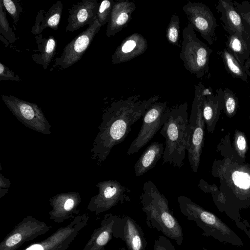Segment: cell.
<instances>
[{"label": "cell", "mask_w": 250, "mask_h": 250, "mask_svg": "<svg viewBox=\"0 0 250 250\" xmlns=\"http://www.w3.org/2000/svg\"><path fill=\"white\" fill-rule=\"evenodd\" d=\"M114 3L113 0H104L99 4L97 19L101 26L108 23Z\"/></svg>", "instance_id": "obj_30"}, {"label": "cell", "mask_w": 250, "mask_h": 250, "mask_svg": "<svg viewBox=\"0 0 250 250\" xmlns=\"http://www.w3.org/2000/svg\"><path fill=\"white\" fill-rule=\"evenodd\" d=\"M203 250H208V249H207L205 248V247H203Z\"/></svg>", "instance_id": "obj_37"}, {"label": "cell", "mask_w": 250, "mask_h": 250, "mask_svg": "<svg viewBox=\"0 0 250 250\" xmlns=\"http://www.w3.org/2000/svg\"><path fill=\"white\" fill-rule=\"evenodd\" d=\"M1 97L10 111L26 127L44 134H50L51 125L37 104L13 95H2Z\"/></svg>", "instance_id": "obj_7"}, {"label": "cell", "mask_w": 250, "mask_h": 250, "mask_svg": "<svg viewBox=\"0 0 250 250\" xmlns=\"http://www.w3.org/2000/svg\"><path fill=\"white\" fill-rule=\"evenodd\" d=\"M36 39L38 49L33 51L39 53L33 54L32 59L35 63L42 65L43 69L45 70L55 56L56 41L53 36L45 38L42 34L36 36Z\"/></svg>", "instance_id": "obj_24"}, {"label": "cell", "mask_w": 250, "mask_h": 250, "mask_svg": "<svg viewBox=\"0 0 250 250\" xmlns=\"http://www.w3.org/2000/svg\"><path fill=\"white\" fill-rule=\"evenodd\" d=\"M167 108V102L153 103L143 117L140 130L131 143L126 152L127 155L138 152L146 145L161 129L163 125V116Z\"/></svg>", "instance_id": "obj_11"}, {"label": "cell", "mask_w": 250, "mask_h": 250, "mask_svg": "<svg viewBox=\"0 0 250 250\" xmlns=\"http://www.w3.org/2000/svg\"><path fill=\"white\" fill-rule=\"evenodd\" d=\"M3 6L16 23L18 21L22 8L17 0H2Z\"/></svg>", "instance_id": "obj_32"}, {"label": "cell", "mask_w": 250, "mask_h": 250, "mask_svg": "<svg viewBox=\"0 0 250 250\" xmlns=\"http://www.w3.org/2000/svg\"><path fill=\"white\" fill-rule=\"evenodd\" d=\"M217 53L222 58L228 73L233 78L248 82V76H250V68L241 64L226 48Z\"/></svg>", "instance_id": "obj_26"}, {"label": "cell", "mask_w": 250, "mask_h": 250, "mask_svg": "<svg viewBox=\"0 0 250 250\" xmlns=\"http://www.w3.org/2000/svg\"><path fill=\"white\" fill-rule=\"evenodd\" d=\"M99 4L97 0H83L71 5L65 31L74 32L93 24L97 18Z\"/></svg>", "instance_id": "obj_17"}, {"label": "cell", "mask_w": 250, "mask_h": 250, "mask_svg": "<svg viewBox=\"0 0 250 250\" xmlns=\"http://www.w3.org/2000/svg\"><path fill=\"white\" fill-rule=\"evenodd\" d=\"M135 4L128 0L114 2L105 32L108 37L115 35L127 26L131 19Z\"/></svg>", "instance_id": "obj_20"}, {"label": "cell", "mask_w": 250, "mask_h": 250, "mask_svg": "<svg viewBox=\"0 0 250 250\" xmlns=\"http://www.w3.org/2000/svg\"><path fill=\"white\" fill-rule=\"evenodd\" d=\"M147 48L146 40L141 34L135 33L126 38L112 56V63H120L132 60L144 53Z\"/></svg>", "instance_id": "obj_19"}, {"label": "cell", "mask_w": 250, "mask_h": 250, "mask_svg": "<svg viewBox=\"0 0 250 250\" xmlns=\"http://www.w3.org/2000/svg\"><path fill=\"white\" fill-rule=\"evenodd\" d=\"M101 26L96 18L93 24L64 47L61 56L55 59L53 68L66 69L80 60Z\"/></svg>", "instance_id": "obj_12"}, {"label": "cell", "mask_w": 250, "mask_h": 250, "mask_svg": "<svg viewBox=\"0 0 250 250\" xmlns=\"http://www.w3.org/2000/svg\"><path fill=\"white\" fill-rule=\"evenodd\" d=\"M63 4L58 0L53 4L47 11L40 10L37 13L35 22L31 29V33L34 35L41 34L44 29L50 28L57 31L60 23Z\"/></svg>", "instance_id": "obj_22"}, {"label": "cell", "mask_w": 250, "mask_h": 250, "mask_svg": "<svg viewBox=\"0 0 250 250\" xmlns=\"http://www.w3.org/2000/svg\"><path fill=\"white\" fill-rule=\"evenodd\" d=\"M120 218L112 213L105 214L100 226L93 230L83 250H104L107 243L114 238L115 228Z\"/></svg>", "instance_id": "obj_18"}, {"label": "cell", "mask_w": 250, "mask_h": 250, "mask_svg": "<svg viewBox=\"0 0 250 250\" xmlns=\"http://www.w3.org/2000/svg\"><path fill=\"white\" fill-rule=\"evenodd\" d=\"M162 122L160 133L166 140L163 162L180 168L184 165L188 143L187 103L167 107Z\"/></svg>", "instance_id": "obj_3"}, {"label": "cell", "mask_w": 250, "mask_h": 250, "mask_svg": "<svg viewBox=\"0 0 250 250\" xmlns=\"http://www.w3.org/2000/svg\"><path fill=\"white\" fill-rule=\"evenodd\" d=\"M195 87V97L188 119L189 138L187 151L190 167L194 172H197L204 142L205 123L203 116V102L206 87L201 82Z\"/></svg>", "instance_id": "obj_6"}, {"label": "cell", "mask_w": 250, "mask_h": 250, "mask_svg": "<svg viewBox=\"0 0 250 250\" xmlns=\"http://www.w3.org/2000/svg\"><path fill=\"white\" fill-rule=\"evenodd\" d=\"M182 35L180 59L187 70L201 78L208 72L209 57L213 50L197 38L190 23L183 29Z\"/></svg>", "instance_id": "obj_5"}, {"label": "cell", "mask_w": 250, "mask_h": 250, "mask_svg": "<svg viewBox=\"0 0 250 250\" xmlns=\"http://www.w3.org/2000/svg\"><path fill=\"white\" fill-rule=\"evenodd\" d=\"M235 9L250 26V2L232 0Z\"/></svg>", "instance_id": "obj_33"}, {"label": "cell", "mask_w": 250, "mask_h": 250, "mask_svg": "<svg viewBox=\"0 0 250 250\" xmlns=\"http://www.w3.org/2000/svg\"><path fill=\"white\" fill-rule=\"evenodd\" d=\"M226 49L242 65L250 68V47L236 34L227 36Z\"/></svg>", "instance_id": "obj_25"}, {"label": "cell", "mask_w": 250, "mask_h": 250, "mask_svg": "<svg viewBox=\"0 0 250 250\" xmlns=\"http://www.w3.org/2000/svg\"><path fill=\"white\" fill-rule=\"evenodd\" d=\"M98 193L91 198L87 209L98 215L118 204L130 202V190L117 180H107L97 185Z\"/></svg>", "instance_id": "obj_8"}, {"label": "cell", "mask_w": 250, "mask_h": 250, "mask_svg": "<svg viewBox=\"0 0 250 250\" xmlns=\"http://www.w3.org/2000/svg\"><path fill=\"white\" fill-rule=\"evenodd\" d=\"M177 200L182 213L188 220L196 223L202 230L203 235L237 247L244 245L241 238L216 214L197 204L188 196L180 195Z\"/></svg>", "instance_id": "obj_4"}, {"label": "cell", "mask_w": 250, "mask_h": 250, "mask_svg": "<svg viewBox=\"0 0 250 250\" xmlns=\"http://www.w3.org/2000/svg\"><path fill=\"white\" fill-rule=\"evenodd\" d=\"M139 97L137 95L114 101L104 109L92 149L93 158L98 164L106 159L114 146L125 140L132 125L159 99V96L143 100Z\"/></svg>", "instance_id": "obj_1"}, {"label": "cell", "mask_w": 250, "mask_h": 250, "mask_svg": "<svg viewBox=\"0 0 250 250\" xmlns=\"http://www.w3.org/2000/svg\"><path fill=\"white\" fill-rule=\"evenodd\" d=\"M153 250H176V249L166 236L159 235L155 240Z\"/></svg>", "instance_id": "obj_34"}, {"label": "cell", "mask_w": 250, "mask_h": 250, "mask_svg": "<svg viewBox=\"0 0 250 250\" xmlns=\"http://www.w3.org/2000/svg\"><path fill=\"white\" fill-rule=\"evenodd\" d=\"M140 203L148 227L156 229L181 246L183 241L182 228L171 211L167 198L152 181L144 183Z\"/></svg>", "instance_id": "obj_2"}, {"label": "cell", "mask_w": 250, "mask_h": 250, "mask_svg": "<svg viewBox=\"0 0 250 250\" xmlns=\"http://www.w3.org/2000/svg\"><path fill=\"white\" fill-rule=\"evenodd\" d=\"M216 9L224 29L229 35L236 34L250 47V26L235 9L232 0H219Z\"/></svg>", "instance_id": "obj_14"}, {"label": "cell", "mask_w": 250, "mask_h": 250, "mask_svg": "<svg viewBox=\"0 0 250 250\" xmlns=\"http://www.w3.org/2000/svg\"><path fill=\"white\" fill-rule=\"evenodd\" d=\"M81 198L78 193H62L50 199L52 209L49 212V219L55 223L61 224L65 220L74 218L79 215L78 207Z\"/></svg>", "instance_id": "obj_15"}, {"label": "cell", "mask_w": 250, "mask_h": 250, "mask_svg": "<svg viewBox=\"0 0 250 250\" xmlns=\"http://www.w3.org/2000/svg\"><path fill=\"white\" fill-rule=\"evenodd\" d=\"M164 149L162 143L154 142L149 145L134 165L135 176H141L153 168L162 158Z\"/></svg>", "instance_id": "obj_23"}, {"label": "cell", "mask_w": 250, "mask_h": 250, "mask_svg": "<svg viewBox=\"0 0 250 250\" xmlns=\"http://www.w3.org/2000/svg\"><path fill=\"white\" fill-rule=\"evenodd\" d=\"M114 237L124 241L127 250H146L147 246L141 227L127 215L120 218L115 228Z\"/></svg>", "instance_id": "obj_16"}, {"label": "cell", "mask_w": 250, "mask_h": 250, "mask_svg": "<svg viewBox=\"0 0 250 250\" xmlns=\"http://www.w3.org/2000/svg\"></svg>", "instance_id": "obj_38"}, {"label": "cell", "mask_w": 250, "mask_h": 250, "mask_svg": "<svg viewBox=\"0 0 250 250\" xmlns=\"http://www.w3.org/2000/svg\"><path fill=\"white\" fill-rule=\"evenodd\" d=\"M52 227L28 215L16 224L0 243V250H16L24 243L49 231Z\"/></svg>", "instance_id": "obj_10"}, {"label": "cell", "mask_w": 250, "mask_h": 250, "mask_svg": "<svg viewBox=\"0 0 250 250\" xmlns=\"http://www.w3.org/2000/svg\"><path fill=\"white\" fill-rule=\"evenodd\" d=\"M89 220L87 213L79 214L67 225L62 227L39 243L23 250H66Z\"/></svg>", "instance_id": "obj_9"}, {"label": "cell", "mask_w": 250, "mask_h": 250, "mask_svg": "<svg viewBox=\"0 0 250 250\" xmlns=\"http://www.w3.org/2000/svg\"><path fill=\"white\" fill-rule=\"evenodd\" d=\"M189 23L210 45L217 40L216 20L210 9L200 2L188 1L183 7Z\"/></svg>", "instance_id": "obj_13"}, {"label": "cell", "mask_w": 250, "mask_h": 250, "mask_svg": "<svg viewBox=\"0 0 250 250\" xmlns=\"http://www.w3.org/2000/svg\"><path fill=\"white\" fill-rule=\"evenodd\" d=\"M233 145L235 150L239 156L241 158L245 159L248 146L246 135L243 132L239 130L235 131Z\"/></svg>", "instance_id": "obj_31"}, {"label": "cell", "mask_w": 250, "mask_h": 250, "mask_svg": "<svg viewBox=\"0 0 250 250\" xmlns=\"http://www.w3.org/2000/svg\"><path fill=\"white\" fill-rule=\"evenodd\" d=\"M121 250H126V249H125L124 247H122V248H121Z\"/></svg>", "instance_id": "obj_36"}, {"label": "cell", "mask_w": 250, "mask_h": 250, "mask_svg": "<svg viewBox=\"0 0 250 250\" xmlns=\"http://www.w3.org/2000/svg\"><path fill=\"white\" fill-rule=\"evenodd\" d=\"M223 108L229 118L234 116L239 107V101L236 94L231 89L226 88L223 90Z\"/></svg>", "instance_id": "obj_27"}, {"label": "cell", "mask_w": 250, "mask_h": 250, "mask_svg": "<svg viewBox=\"0 0 250 250\" xmlns=\"http://www.w3.org/2000/svg\"><path fill=\"white\" fill-rule=\"evenodd\" d=\"M214 94L210 87L205 88L203 102V116L208 131L212 132L217 121L221 111L223 108L222 98L223 89H216Z\"/></svg>", "instance_id": "obj_21"}, {"label": "cell", "mask_w": 250, "mask_h": 250, "mask_svg": "<svg viewBox=\"0 0 250 250\" xmlns=\"http://www.w3.org/2000/svg\"><path fill=\"white\" fill-rule=\"evenodd\" d=\"M0 33L4 39L11 43L17 40L15 34L10 27L2 0H0Z\"/></svg>", "instance_id": "obj_28"}, {"label": "cell", "mask_w": 250, "mask_h": 250, "mask_svg": "<svg viewBox=\"0 0 250 250\" xmlns=\"http://www.w3.org/2000/svg\"><path fill=\"white\" fill-rule=\"evenodd\" d=\"M180 36V21L178 16L174 14L167 26L166 37L169 43L173 45L179 44Z\"/></svg>", "instance_id": "obj_29"}, {"label": "cell", "mask_w": 250, "mask_h": 250, "mask_svg": "<svg viewBox=\"0 0 250 250\" xmlns=\"http://www.w3.org/2000/svg\"><path fill=\"white\" fill-rule=\"evenodd\" d=\"M20 81L21 79L14 72L0 62V81Z\"/></svg>", "instance_id": "obj_35"}]
</instances>
